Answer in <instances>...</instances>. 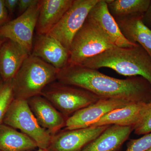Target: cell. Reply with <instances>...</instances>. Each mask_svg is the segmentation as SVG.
I'll return each mask as SVG.
<instances>
[{
  "instance_id": "52a82bcc",
  "label": "cell",
  "mask_w": 151,
  "mask_h": 151,
  "mask_svg": "<svg viewBox=\"0 0 151 151\" xmlns=\"http://www.w3.org/2000/svg\"><path fill=\"white\" fill-rule=\"evenodd\" d=\"M100 0H73L59 22L47 34L68 50L73 38L82 27L92 8Z\"/></svg>"
},
{
  "instance_id": "8992f818",
  "label": "cell",
  "mask_w": 151,
  "mask_h": 151,
  "mask_svg": "<svg viewBox=\"0 0 151 151\" xmlns=\"http://www.w3.org/2000/svg\"><path fill=\"white\" fill-rule=\"evenodd\" d=\"M116 47L87 18L72 40L69 64L81 65L86 60Z\"/></svg>"
},
{
  "instance_id": "d4e9b609",
  "label": "cell",
  "mask_w": 151,
  "mask_h": 151,
  "mask_svg": "<svg viewBox=\"0 0 151 151\" xmlns=\"http://www.w3.org/2000/svg\"><path fill=\"white\" fill-rule=\"evenodd\" d=\"M10 20L9 15L5 6L4 0H0V28Z\"/></svg>"
},
{
  "instance_id": "f546056e",
  "label": "cell",
  "mask_w": 151,
  "mask_h": 151,
  "mask_svg": "<svg viewBox=\"0 0 151 151\" xmlns=\"http://www.w3.org/2000/svg\"><path fill=\"white\" fill-rule=\"evenodd\" d=\"M3 82H4V81H3L2 78L1 77V75H0V86L2 84Z\"/></svg>"
},
{
  "instance_id": "83f0119b",
  "label": "cell",
  "mask_w": 151,
  "mask_h": 151,
  "mask_svg": "<svg viewBox=\"0 0 151 151\" xmlns=\"http://www.w3.org/2000/svg\"><path fill=\"white\" fill-rule=\"evenodd\" d=\"M6 40L7 39H6L5 38L3 37L0 35V50H1V48L3 45L4 44Z\"/></svg>"
},
{
  "instance_id": "e0dca14e",
  "label": "cell",
  "mask_w": 151,
  "mask_h": 151,
  "mask_svg": "<svg viewBox=\"0 0 151 151\" xmlns=\"http://www.w3.org/2000/svg\"><path fill=\"white\" fill-rule=\"evenodd\" d=\"M143 15L115 19L124 37L141 45L151 58V29L143 23Z\"/></svg>"
},
{
  "instance_id": "8fae6325",
  "label": "cell",
  "mask_w": 151,
  "mask_h": 151,
  "mask_svg": "<svg viewBox=\"0 0 151 151\" xmlns=\"http://www.w3.org/2000/svg\"><path fill=\"white\" fill-rule=\"evenodd\" d=\"M87 19L115 46L129 48L138 44L132 43L124 37L116 19L108 10L105 0H100L92 8Z\"/></svg>"
},
{
  "instance_id": "7a4b0ae2",
  "label": "cell",
  "mask_w": 151,
  "mask_h": 151,
  "mask_svg": "<svg viewBox=\"0 0 151 151\" xmlns=\"http://www.w3.org/2000/svg\"><path fill=\"white\" fill-rule=\"evenodd\" d=\"M81 65L96 70L108 68L129 77L142 76L151 85V58L139 44L129 48L116 47L86 60Z\"/></svg>"
},
{
  "instance_id": "484cf974",
  "label": "cell",
  "mask_w": 151,
  "mask_h": 151,
  "mask_svg": "<svg viewBox=\"0 0 151 151\" xmlns=\"http://www.w3.org/2000/svg\"><path fill=\"white\" fill-rule=\"evenodd\" d=\"M18 1L19 0H4L5 6L9 16L17 9Z\"/></svg>"
},
{
  "instance_id": "ffe728a7",
  "label": "cell",
  "mask_w": 151,
  "mask_h": 151,
  "mask_svg": "<svg viewBox=\"0 0 151 151\" xmlns=\"http://www.w3.org/2000/svg\"><path fill=\"white\" fill-rule=\"evenodd\" d=\"M108 10L115 19L142 15L151 0H105Z\"/></svg>"
},
{
  "instance_id": "9c48e42d",
  "label": "cell",
  "mask_w": 151,
  "mask_h": 151,
  "mask_svg": "<svg viewBox=\"0 0 151 151\" xmlns=\"http://www.w3.org/2000/svg\"><path fill=\"white\" fill-rule=\"evenodd\" d=\"M109 126L65 129L53 135L47 151H81Z\"/></svg>"
},
{
  "instance_id": "2e32d148",
  "label": "cell",
  "mask_w": 151,
  "mask_h": 151,
  "mask_svg": "<svg viewBox=\"0 0 151 151\" xmlns=\"http://www.w3.org/2000/svg\"><path fill=\"white\" fill-rule=\"evenodd\" d=\"M134 130V127L110 125L81 151H119Z\"/></svg>"
},
{
  "instance_id": "277c9868",
  "label": "cell",
  "mask_w": 151,
  "mask_h": 151,
  "mask_svg": "<svg viewBox=\"0 0 151 151\" xmlns=\"http://www.w3.org/2000/svg\"><path fill=\"white\" fill-rule=\"evenodd\" d=\"M41 95L67 119L100 99L85 89L57 80L47 85Z\"/></svg>"
},
{
  "instance_id": "ac0fdd59",
  "label": "cell",
  "mask_w": 151,
  "mask_h": 151,
  "mask_svg": "<svg viewBox=\"0 0 151 151\" xmlns=\"http://www.w3.org/2000/svg\"><path fill=\"white\" fill-rule=\"evenodd\" d=\"M145 102L130 103L122 108L111 111L91 127L115 125L134 127L140 119Z\"/></svg>"
},
{
  "instance_id": "4316f807",
  "label": "cell",
  "mask_w": 151,
  "mask_h": 151,
  "mask_svg": "<svg viewBox=\"0 0 151 151\" xmlns=\"http://www.w3.org/2000/svg\"><path fill=\"white\" fill-rule=\"evenodd\" d=\"M142 19L145 24L151 29V1L147 10L143 14Z\"/></svg>"
},
{
  "instance_id": "ba28073f",
  "label": "cell",
  "mask_w": 151,
  "mask_h": 151,
  "mask_svg": "<svg viewBox=\"0 0 151 151\" xmlns=\"http://www.w3.org/2000/svg\"><path fill=\"white\" fill-rule=\"evenodd\" d=\"M39 13L38 3L0 28V35L18 43L31 55L33 44L34 32L37 24Z\"/></svg>"
},
{
  "instance_id": "cb8c5ba5",
  "label": "cell",
  "mask_w": 151,
  "mask_h": 151,
  "mask_svg": "<svg viewBox=\"0 0 151 151\" xmlns=\"http://www.w3.org/2000/svg\"><path fill=\"white\" fill-rule=\"evenodd\" d=\"M39 0H19L17 10L18 16L24 13L33 6L38 3Z\"/></svg>"
},
{
  "instance_id": "603a6c76",
  "label": "cell",
  "mask_w": 151,
  "mask_h": 151,
  "mask_svg": "<svg viewBox=\"0 0 151 151\" xmlns=\"http://www.w3.org/2000/svg\"><path fill=\"white\" fill-rule=\"evenodd\" d=\"M151 147V133L139 139L130 140L125 151H146Z\"/></svg>"
},
{
  "instance_id": "9a60e30c",
  "label": "cell",
  "mask_w": 151,
  "mask_h": 151,
  "mask_svg": "<svg viewBox=\"0 0 151 151\" xmlns=\"http://www.w3.org/2000/svg\"><path fill=\"white\" fill-rule=\"evenodd\" d=\"M30 55L18 43L7 39L0 50V75L3 81L12 80Z\"/></svg>"
},
{
  "instance_id": "1f68e13d",
  "label": "cell",
  "mask_w": 151,
  "mask_h": 151,
  "mask_svg": "<svg viewBox=\"0 0 151 151\" xmlns=\"http://www.w3.org/2000/svg\"></svg>"
},
{
  "instance_id": "5bb4252c",
  "label": "cell",
  "mask_w": 151,
  "mask_h": 151,
  "mask_svg": "<svg viewBox=\"0 0 151 151\" xmlns=\"http://www.w3.org/2000/svg\"><path fill=\"white\" fill-rule=\"evenodd\" d=\"M73 0H39V13L35 29L37 35L47 34L70 7Z\"/></svg>"
},
{
  "instance_id": "7402d4cb",
  "label": "cell",
  "mask_w": 151,
  "mask_h": 151,
  "mask_svg": "<svg viewBox=\"0 0 151 151\" xmlns=\"http://www.w3.org/2000/svg\"><path fill=\"white\" fill-rule=\"evenodd\" d=\"M135 134L145 135L151 133V101L146 103L140 119L134 127Z\"/></svg>"
},
{
  "instance_id": "6da1fadb",
  "label": "cell",
  "mask_w": 151,
  "mask_h": 151,
  "mask_svg": "<svg viewBox=\"0 0 151 151\" xmlns=\"http://www.w3.org/2000/svg\"><path fill=\"white\" fill-rule=\"evenodd\" d=\"M57 81L92 92L100 98H113L130 103L151 101V85L142 76L118 79L82 65L68 64L58 70Z\"/></svg>"
},
{
  "instance_id": "3957f363",
  "label": "cell",
  "mask_w": 151,
  "mask_h": 151,
  "mask_svg": "<svg viewBox=\"0 0 151 151\" xmlns=\"http://www.w3.org/2000/svg\"><path fill=\"white\" fill-rule=\"evenodd\" d=\"M59 70L30 55L12 79L14 98L27 100L41 95L49 84L56 81Z\"/></svg>"
},
{
  "instance_id": "f1b7e54d",
  "label": "cell",
  "mask_w": 151,
  "mask_h": 151,
  "mask_svg": "<svg viewBox=\"0 0 151 151\" xmlns=\"http://www.w3.org/2000/svg\"><path fill=\"white\" fill-rule=\"evenodd\" d=\"M47 151L46 150H43V149H39L38 150H28V151Z\"/></svg>"
},
{
  "instance_id": "30bf717a",
  "label": "cell",
  "mask_w": 151,
  "mask_h": 151,
  "mask_svg": "<svg viewBox=\"0 0 151 151\" xmlns=\"http://www.w3.org/2000/svg\"><path fill=\"white\" fill-rule=\"evenodd\" d=\"M130 103H132L121 99L100 98L95 103L79 110L68 118L65 129H74L91 127L107 113Z\"/></svg>"
},
{
  "instance_id": "44dd1931",
  "label": "cell",
  "mask_w": 151,
  "mask_h": 151,
  "mask_svg": "<svg viewBox=\"0 0 151 151\" xmlns=\"http://www.w3.org/2000/svg\"><path fill=\"white\" fill-rule=\"evenodd\" d=\"M14 99L12 80L4 81L0 86V124Z\"/></svg>"
},
{
  "instance_id": "4dcf8cb0",
  "label": "cell",
  "mask_w": 151,
  "mask_h": 151,
  "mask_svg": "<svg viewBox=\"0 0 151 151\" xmlns=\"http://www.w3.org/2000/svg\"><path fill=\"white\" fill-rule=\"evenodd\" d=\"M146 151H151V147L148 150H147Z\"/></svg>"
},
{
  "instance_id": "7c38bea8",
  "label": "cell",
  "mask_w": 151,
  "mask_h": 151,
  "mask_svg": "<svg viewBox=\"0 0 151 151\" xmlns=\"http://www.w3.org/2000/svg\"><path fill=\"white\" fill-rule=\"evenodd\" d=\"M31 55L59 70L69 64V50L58 40L47 34L36 35Z\"/></svg>"
},
{
  "instance_id": "4fadbf2b",
  "label": "cell",
  "mask_w": 151,
  "mask_h": 151,
  "mask_svg": "<svg viewBox=\"0 0 151 151\" xmlns=\"http://www.w3.org/2000/svg\"><path fill=\"white\" fill-rule=\"evenodd\" d=\"M27 101L39 124L52 136L65 127L67 118L42 95L34 96Z\"/></svg>"
},
{
  "instance_id": "d6986e66",
  "label": "cell",
  "mask_w": 151,
  "mask_h": 151,
  "mask_svg": "<svg viewBox=\"0 0 151 151\" xmlns=\"http://www.w3.org/2000/svg\"><path fill=\"white\" fill-rule=\"evenodd\" d=\"M38 148L31 138L6 124H0V151H26Z\"/></svg>"
},
{
  "instance_id": "5b68a950",
  "label": "cell",
  "mask_w": 151,
  "mask_h": 151,
  "mask_svg": "<svg viewBox=\"0 0 151 151\" xmlns=\"http://www.w3.org/2000/svg\"><path fill=\"white\" fill-rule=\"evenodd\" d=\"M3 124L20 130L35 142L39 149L46 150L51 142L52 135L39 124L26 100L14 99Z\"/></svg>"
}]
</instances>
